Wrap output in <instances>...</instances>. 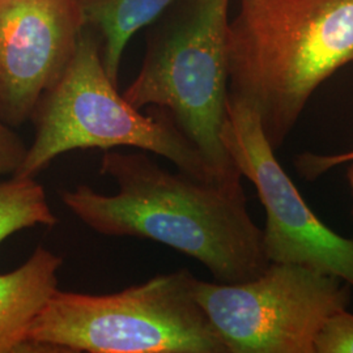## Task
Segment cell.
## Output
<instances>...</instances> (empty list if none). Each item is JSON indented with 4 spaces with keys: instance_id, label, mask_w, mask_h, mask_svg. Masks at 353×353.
<instances>
[{
    "instance_id": "6da1fadb",
    "label": "cell",
    "mask_w": 353,
    "mask_h": 353,
    "mask_svg": "<svg viewBox=\"0 0 353 353\" xmlns=\"http://www.w3.org/2000/svg\"><path fill=\"white\" fill-rule=\"evenodd\" d=\"M100 174L113 179L115 194L87 185L59 191L64 207L93 232L163 243L224 284L256 278L270 265L242 188L169 172L145 152L105 151Z\"/></svg>"
},
{
    "instance_id": "7a4b0ae2",
    "label": "cell",
    "mask_w": 353,
    "mask_h": 353,
    "mask_svg": "<svg viewBox=\"0 0 353 353\" xmlns=\"http://www.w3.org/2000/svg\"><path fill=\"white\" fill-rule=\"evenodd\" d=\"M229 94L259 114L274 150L316 88L353 61V0H241L229 20Z\"/></svg>"
},
{
    "instance_id": "3957f363",
    "label": "cell",
    "mask_w": 353,
    "mask_h": 353,
    "mask_svg": "<svg viewBox=\"0 0 353 353\" xmlns=\"http://www.w3.org/2000/svg\"><path fill=\"white\" fill-rule=\"evenodd\" d=\"M117 87L102 62L101 43L85 26L63 74L38 101L30 118L34 138L14 176L36 178L67 152L126 147L161 156L196 179L220 183L169 112L153 108L144 115Z\"/></svg>"
},
{
    "instance_id": "277c9868",
    "label": "cell",
    "mask_w": 353,
    "mask_h": 353,
    "mask_svg": "<svg viewBox=\"0 0 353 353\" xmlns=\"http://www.w3.org/2000/svg\"><path fill=\"white\" fill-rule=\"evenodd\" d=\"M186 268L110 294L59 288L36 316V353H228Z\"/></svg>"
},
{
    "instance_id": "5b68a950",
    "label": "cell",
    "mask_w": 353,
    "mask_h": 353,
    "mask_svg": "<svg viewBox=\"0 0 353 353\" xmlns=\"http://www.w3.org/2000/svg\"><path fill=\"white\" fill-rule=\"evenodd\" d=\"M230 0H182L152 37L123 97L137 109L160 108L199 150L220 183L242 188L221 141L229 97Z\"/></svg>"
},
{
    "instance_id": "8992f818",
    "label": "cell",
    "mask_w": 353,
    "mask_h": 353,
    "mask_svg": "<svg viewBox=\"0 0 353 353\" xmlns=\"http://www.w3.org/2000/svg\"><path fill=\"white\" fill-rule=\"evenodd\" d=\"M351 287L299 265L270 263L248 281L195 280L203 312L228 353H314L328 316L347 309Z\"/></svg>"
},
{
    "instance_id": "52a82bcc",
    "label": "cell",
    "mask_w": 353,
    "mask_h": 353,
    "mask_svg": "<svg viewBox=\"0 0 353 353\" xmlns=\"http://www.w3.org/2000/svg\"><path fill=\"white\" fill-rule=\"evenodd\" d=\"M221 141L241 176L252 181L265 210L263 248L270 263L299 265L336 276L353 290V240L309 208L265 137L259 114L229 94Z\"/></svg>"
},
{
    "instance_id": "ba28073f",
    "label": "cell",
    "mask_w": 353,
    "mask_h": 353,
    "mask_svg": "<svg viewBox=\"0 0 353 353\" xmlns=\"http://www.w3.org/2000/svg\"><path fill=\"white\" fill-rule=\"evenodd\" d=\"M85 28L80 0H0V121L19 128L57 83Z\"/></svg>"
},
{
    "instance_id": "9c48e42d",
    "label": "cell",
    "mask_w": 353,
    "mask_h": 353,
    "mask_svg": "<svg viewBox=\"0 0 353 353\" xmlns=\"http://www.w3.org/2000/svg\"><path fill=\"white\" fill-rule=\"evenodd\" d=\"M63 258L38 246L26 263L0 274V353H36L28 332L58 290Z\"/></svg>"
},
{
    "instance_id": "30bf717a",
    "label": "cell",
    "mask_w": 353,
    "mask_h": 353,
    "mask_svg": "<svg viewBox=\"0 0 353 353\" xmlns=\"http://www.w3.org/2000/svg\"><path fill=\"white\" fill-rule=\"evenodd\" d=\"M176 0H80L85 26L101 34L102 62L114 84L131 37Z\"/></svg>"
},
{
    "instance_id": "8fae6325",
    "label": "cell",
    "mask_w": 353,
    "mask_h": 353,
    "mask_svg": "<svg viewBox=\"0 0 353 353\" xmlns=\"http://www.w3.org/2000/svg\"><path fill=\"white\" fill-rule=\"evenodd\" d=\"M58 223L36 178L12 176L0 181V243L23 229L55 227Z\"/></svg>"
},
{
    "instance_id": "7c38bea8",
    "label": "cell",
    "mask_w": 353,
    "mask_h": 353,
    "mask_svg": "<svg viewBox=\"0 0 353 353\" xmlns=\"http://www.w3.org/2000/svg\"><path fill=\"white\" fill-rule=\"evenodd\" d=\"M314 353H353V314L347 309L325 321L314 341Z\"/></svg>"
},
{
    "instance_id": "4fadbf2b",
    "label": "cell",
    "mask_w": 353,
    "mask_h": 353,
    "mask_svg": "<svg viewBox=\"0 0 353 353\" xmlns=\"http://www.w3.org/2000/svg\"><path fill=\"white\" fill-rule=\"evenodd\" d=\"M28 147L14 128L0 121V178L17 173L26 159Z\"/></svg>"
},
{
    "instance_id": "5bb4252c",
    "label": "cell",
    "mask_w": 353,
    "mask_h": 353,
    "mask_svg": "<svg viewBox=\"0 0 353 353\" xmlns=\"http://www.w3.org/2000/svg\"><path fill=\"white\" fill-rule=\"evenodd\" d=\"M353 161V151L345 152V153H338V154H312L305 153L297 157L296 166L306 179L312 181L316 176H322V173L332 169L336 165L343 163ZM348 183L351 188V192L353 196V166L348 172Z\"/></svg>"
},
{
    "instance_id": "9a60e30c",
    "label": "cell",
    "mask_w": 353,
    "mask_h": 353,
    "mask_svg": "<svg viewBox=\"0 0 353 353\" xmlns=\"http://www.w3.org/2000/svg\"><path fill=\"white\" fill-rule=\"evenodd\" d=\"M352 63H353V61H352Z\"/></svg>"
}]
</instances>
